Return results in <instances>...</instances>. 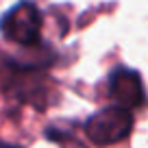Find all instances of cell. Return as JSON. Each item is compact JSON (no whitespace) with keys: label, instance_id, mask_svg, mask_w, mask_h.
<instances>
[{"label":"cell","instance_id":"6da1fadb","mask_svg":"<svg viewBox=\"0 0 148 148\" xmlns=\"http://www.w3.org/2000/svg\"><path fill=\"white\" fill-rule=\"evenodd\" d=\"M0 33L20 46H35L42 39V13L31 0H20L2 13Z\"/></svg>","mask_w":148,"mask_h":148},{"label":"cell","instance_id":"7a4b0ae2","mask_svg":"<svg viewBox=\"0 0 148 148\" xmlns=\"http://www.w3.org/2000/svg\"><path fill=\"white\" fill-rule=\"evenodd\" d=\"M133 131V113L120 105H111L96 111L85 122V133L96 146H111L129 137Z\"/></svg>","mask_w":148,"mask_h":148},{"label":"cell","instance_id":"3957f363","mask_svg":"<svg viewBox=\"0 0 148 148\" xmlns=\"http://www.w3.org/2000/svg\"><path fill=\"white\" fill-rule=\"evenodd\" d=\"M109 94L116 100V105L126 107V109H137L144 105L146 94H144V83L137 70L118 65L109 74Z\"/></svg>","mask_w":148,"mask_h":148},{"label":"cell","instance_id":"277c9868","mask_svg":"<svg viewBox=\"0 0 148 148\" xmlns=\"http://www.w3.org/2000/svg\"><path fill=\"white\" fill-rule=\"evenodd\" d=\"M0 148H20V146H15V144H5V142H0Z\"/></svg>","mask_w":148,"mask_h":148}]
</instances>
